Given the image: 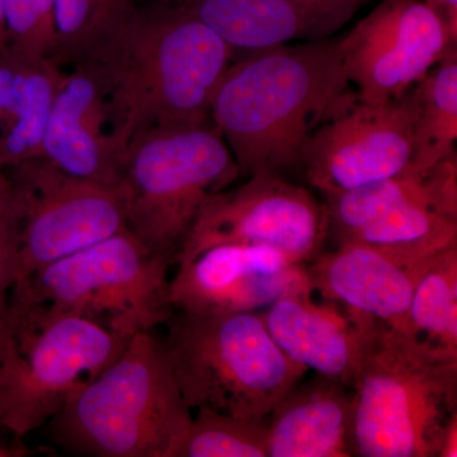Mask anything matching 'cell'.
I'll return each mask as SVG.
<instances>
[{"instance_id":"6da1fadb","label":"cell","mask_w":457,"mask_h":457,"mask_svg":"<svg viewBox=\"0 0 457 457\" xmlns=\"http://www.w3.org/2000/svg\"><path fill=\"white\" fill-rule=\"evenodd\" d=\"M242 53L213 93L210 119L240 177L302 170L312 134L347 95L339 37Z\"/></svg>"},{"instance_id":"7a4b0ae2","label":"cell","mask_w":457,"mask_h":457,"mask_svg":"<svg viewBox=\"0 0 457 457\" xmlns=\"http://www.w3.org/2000/svg\"><path fill=\"white\" fill-rule=\"evenodd\" d=\"M192 417L164 342L146 330L66 400L46 435L73 456L170 457Z\"/></svg>"},{"instance_id":"3957f363","label":"cell","mask_w":457,"mask_h":457,"mask_svg":"<svg viewBox=\"0 0 457 457\" xmlns=\"http://www.w3.org/2000/svg\"><path fill=\"white\" fill-rule=\"evenodd\" d=\"M236 54L177 3L137 8L104 68L128 139L154 126L209 120L213 93Z\"/></svg>"},{"instance_id":"277c9868","label":"cell","mask_w":457,"mask_h":457,"mask_svg":"<svg viewBox=\"0 0 457 457\" xmlns=\"http://www.w3.org/2000/svg\"><path fill=\"white\" fill-rule=\"evenodd\" d=\"M351 389V456L437 457L457 414V357L378 321Z\"/></svg>"},{"instance_id":"5b68a950","label":"cell","mask_w":457,"mask_h":457,"mask_svg":"<svg viewBox=\"0 0 457 457\" xmlns=\"http://www.w3.org/2000/svg\"><path fill=\"white\" fill-rule=\"evenodd\" d=\"M237 179L239 167L212 119L135 132L121 183L128 230L173 264L204 204Z\"/></svg>"},{"instance_id":"8992f818","label":"cell","mask_w":457,"mask_h":457,"mask_svg":"<svg viewBox=\"0 0 457 457\" xmlns=\"http://www.w3.org/2000/svg\"><path fill=\"white\" fill-rule=\"evenodd\" d=\"M165 324L171 369L192 411L261 422L306 374L279 350L260 312H174Z\"/></svg>"},{"instance_id":"52a82bcc","label":"cell","mask_w":457,"mask_h":457,"mask_svg":"<svg viewBox=\"0 0 457 457\" xmlns=\"http://www.w3.org/2000/svg\"><path fill=\"white\" fill-rule=\"evenodd\" d=\"M170 266V260L126 228L16 282L8 303L41 314L87 319L132 338L173 315Z\"/></svg>"},{"instance_id":"ba28073f","label":"cell","mask_w":457,"mask_h":457,"mask_svg":"<svg viewBox=\"0 0 457 457\" xmlns=\"http://www.w3.org/2000/svg\"><path fill=\"white\" fill-rule=\"evenodd\" d=\"M5 323L8 339L0 350V428L18 438L46 425L131 339L87 319L41 314L11 303Z\"/></svg>"},{"instance_id":"9c48e42d","label":"cell","mask_w":457,"mask_h":457,"mask_svg":"<svg viewBox=\"0 0 457 457\" xmlns=\"http://www.w3.org/2000/svg\"><path fill=\"white\" fill-rule=\"evenodd\" d=\"M4 170L20 209L16 282L128 228L122 186L71 176L44 158Z\"/></svg>"},{"instance_id":"30bf717a","label":"cell","mask_w":457,"mask_h":457,"mask_svg":"<svg viewBox=\"0 0 457 457\" xmlns=\"http://www.w3.org/2000/svg\"><path fill=\"white\" fill-rule=\"evenodd\" d=\"M327 237L326 204L284 176L257 173L204 204L173 264L220 245L270 246L294 263L308 264Z\"/></svg>"},{"instance_id":"8fae6325","label":"cell","mask_w":457,"mask_h":457,"mask_svg":"<svg viewBox=\"0 0 457 457\" xmlns=\"http://www.w3.org/2000/svg\"><path fill=\"white\" fill-rule=\"evenodd\" d=\"M417 114L414 87L385 102L345 95L305 147L302 170L306 179L327 196L416 170Z\"/></svg>"},{"instance_id":"7c38bea8","label":"cell","mask_w":457,"mask_h":457,"mask_svg":"<svg viewBox=\"0 0 457 457\" xmlns=\"http://www.w3.org/2000/svg\"><path fill=\"white\" fill-rule=\"evenodd\" d=\"M453 46L423 0H381L339 37L345 77L366 102L402 97Z\"/></svg>"},{"instance_id":"4fadbf2b","label":"cell","mask_w":457,"mask_h":457,"mask_svg":"<svg viewBox=\"0 0 457 457\" xmlns=\"http://www.w3.org/2000/svg\"><path fill=\"white\" fill-rule=\"evenodd\" d=\"M176 266L170 282L174 312H261L286 295L312 288L306 264L270 246L213 245Z\"/></svg>"},{"instance_id":"5bb4252c","label":"cell","mask_w":457,"mask_h":457,"mask_svg":"<svg viewBox=\"0 0 457 457\" xmlns=\"http://www.w3.org/2000/svg\"><path fill=\"white\" fill-rule=\"evenodd\" d=\"M125 123L106 69L65 71L45 131L42 158L80 179L121 186Z\"/></svg>"},{"instance_id":"9a60e30c","label":"cell","mask_w":457,"mask_h":457,"mask_svg":"<svg viewBox=\"0 0 457 457\" xmlns=\"http://www.w3.org/2000/svg\"><path fill=\"white\" fill-rule=\"evenodd\" d=\"M264 326L288 360L352 387L378 321L312 290L278 299L260 312Z\"/></svg>"},{"instance_id":"2e32d148","label":"cell","mask_w":457,"mask_h":457,"mask_svg":"<svg viewBox=\"0 0 457 457\" xmlns=\"http://www.w3.org/2000/svg\"><path fill=\"white\" fill-rule=\"evenodd\" d=\"M437 257L418 260L361 243H345L336 251L321 252L306 264V272L312 293L321 299L342 303L408 335L414 291Z\"/></svg>"},{"instance_id":"e0dca14e","label":"cell","mask_w":457,"mask_h":457,"mask_svg":"<svg viewBox=\"0 0 457 457\" xmlns=\"http://www.w3.org/2000/svg\"><path fill=\"white\" fill-rule=\"evenodd\" d=\"M374 0H174L237 51L327 40Z\"/></svg>"},{"instance_id":"ac0fdd59","label":"cell","mask_w":457,"mask_h":457,"mask_svg":"<svg viewBox=\"0 0 457 457\" xmlns=\"http://www.w3.org/2000/svg\"><path fill=\"white\" fill-rule=\"evenodd\" d=\"M351 389L315 375L266 418L267 457H350Z\"/></svg>"},{"instance_id":"d6986e66","label":"cell","mask_w":457,"mask_h":457,"mask_svg":"<svg viewBox=\"0 0 457 457\" xmlns=\"http://www.w3.org/2000/svg\"><path fill=\"white\" fill-rule=\"evenodd\" d=\"M65 71L49 56L0 53V170L42 158L45 131Z\"/></svg>"},{"instance_id":"ffe728a7","label":"cell","mask_w":457,"mask_h":457,"mask_svg":"<svg viewBox=\"0 0 457 457\" xmlns=\"http://www.w3.org/2000/svg\"><path fill=\"white\" fill-rule=\"evenodd\" d=\"M433 201L457 215V156H447L425 170H408L361 187L327 195L328 236L337 243L407 201Z\"/></svg>"},{"instance_id":"44dd1931","label":"cell","mask_w":457,"mask_h":457,"mask_svg":"<svg viewBox=\"0 0 457 457\" xmlns=\"http://www.w3.org/2000/svg\"><path fill=\"white\" fill-rule=\"evenodd\" d=\"M137 0H54L60 66L107 68L137 12Z\"/></svg>"},{"instance_id":"7402d4cb","label":"cell","mask_w":457,"mask_h":457,"mask_svg":"<svg viewBox=\"0 0 457 457\" xmlns=\"http://www.w3.org/2000/svg\"><path fill=\"white\" fill-rule=\"evenodd\" d=\"M414 89L418 114L414 123L413 168L425 170L456 153V46L446 51Z\"/></svg>"},{"instance_id":"603a6c76","label":"cell","mask_w":457,"mask_h":457,"mask_svg":"<svg viewBox=\"0 0 457 457\" xmlns=\"http://www.w3.org/2000/svg\"><path fill=\"white\" fill-rule=\"evenodd\" d=\"M408 335L457 357V246L442 252L417 285Z\"/></svg>"},{"instance_id":"cb8c5ba5","label":"cell","mask_w":457,"mask_h":457,"mask_svg":"<svg viewBox=\"0 0 457 457\" xmlns=\"http://www.w3.org/2000/svg\"><path fill=\"white\" fill-rule=\"evenodd\" d=\"M196 411L170 457H267L266 420L254 422L209 408Z\"/></svg>"},{"instance_id":"d4e9b609","label":"cell","mask_w":457,"mask_h":457,"mask_svg":"<svg viewBox=\"0 0 457 457\" xmlns=\"http://www.w3.org/2000/svg\"><path fill=\"white\" fill-rule=\"evenodd\" d=\"M4 11L8 46L54 59V0H4Z\"/></svg>"},{"instance_id":"484cf974","label":"cell","mask_w":457,"mask_h":457,"mask_svg":"<svg viewBox=\"0 0 457 457\" xmlns=\"http://www.w3.org/2000/svg\"><path fill=\"white\" fill-rule=\"evenodd\" d=\"M21 219L16 192L7 171L0 170V348L8 338L5 312L16 282L20 257Z\"/></svg>"},{"instance_id":"4316f807","label":"cell","mask_w":457,"mask_h":457,"mask_svg":"<svg viewBox=\"0 0 457 457\" xmlns=\"http://www.w3.org/2000/svg\"><path fill=\"white\" fill-rule=\"evenodd\" d=\"M423 3L440 20L451 44L457 46V0H423Z\"/></svg>"},{"instance_id":"83f0119b","label":"cell","mask_w":457,"mask_h":457,"mask_svg":"<svg viewBox=\"0 0 457 457\" xmlns=\"http://www.w3.org/2000/svg\"><path fill=\"white\" fill-rule=\"evenodd\" d=\"M457 456V414L453 417L442 436L437 457Z\"/></svg>"},{"instance_id":"f1b7e54d","label":"cell","mask_w":457,"mask_h":457,"mask_svg":"<svg viewBox=\"0 0 457 457\" xmlns=\"http://www.w3.org/2000/svg\"><path fill=\"white\" fill-rule=\"evenodd\" d=\"M29 455H32V451L21 442V438L9 441L0 432V457H25Z\"/></svg>"},{"instance_id":"f546056e","label":"cell","mask_w":457,"mask_h":457,"mask_svg":"<svg viewBox=\"0 0 457 457\" xmlns=\"http://www.w3.org/2000/svg\"><path fill=\"white\" fill-rule=\"evenodd\" d=\"M9 45L7 25H5L4 0H0V53Z\"/></svg>"}]
</instances>
